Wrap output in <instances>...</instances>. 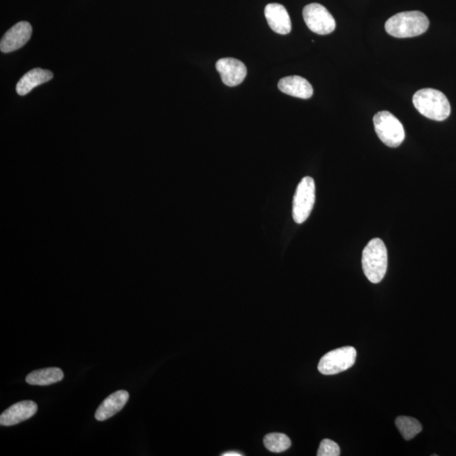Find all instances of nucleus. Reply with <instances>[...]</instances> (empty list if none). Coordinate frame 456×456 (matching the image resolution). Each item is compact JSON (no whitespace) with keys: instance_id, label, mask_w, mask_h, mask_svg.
Wrapping results in <instances>:
<instances>
[{"instance_id":"13","label":"nucleus","mask_w":456,"mask_h":456,"mask_svg":"<svg viewBox=\"0 0 456 456\" xmlns=\"http://www.w3.org/2000/svg\"><path fill=\"white\" fill-rule=\"evenodd\" d=\"M280 91L289 96L308 99L313 96V90L306 79L298 76L284 77L278 83Z\"/></svg>"},{"instance_id":"16","label":"nucleus","mask_w":456,"mask_h":456,"mask_svg":"<svg viewBox=\"0 0 456 456\" xmlns=\"http://www.w3.org/2000/svg\"><path fill=\"white\" fill-rule=\"evenodd\" d=\"M395 426L405 440H412L423 430L419 421L411 416H398L395 419Z\"/></svg>"},{"instance_id":"1","label":"nucleus","mask_w":456,"mask_h":456,"mask_svg":"<svg viewBox=\"0 0 456 456\" xmlns=\"http://www.w3.org/2000/svg\"><path fill=\"white\" fill-rule=\"evenodd\" d=\"M412 102L416 109L429 119L444 121L450 114L451 107L448 99L438 90H419L413 96Z\"/></svg>"},{"instance_id":"14","label":"nucleus","mask_w":456,"mask_h":456,"mask_svg":"<svg viewBox=\"0 0 456 456\" xmlns=\"http://www.w3.org/2000/svg\"><path fill=\"white\" fill-rule=\"evenodd\" d=\"M53 73L49 71L42 70L40 68H33L21 77L19 83L16 85V92L20 96H25L38 85L53 79Z\"/></svg>"},{"instance_id":"15","label":"nucleus","mask_w":456,"mask_h":456,"mask_svg":"<svg viewBox=\"0 0 456 456\" xmlns=\"http://www.w3.org/2000/svg\"><path fill=\"white\" fill-rule=\"evenodd\" d=\"M64 374L59 368H47L29 373L25 381L31 385H50L61 381Z\"/></svg>"},{"instance_id":"11","label":"nucleus","mask_w":456,"mask_h":456,"mask_svg":"<svg viewBox=\"0 0 456 456\" xmlns=\"http://www.w3.org/2000/svg\"><path fill=\"white\" fill-rule=\"evenodd\" d=\"M265 16L272 31L281 35L290 33L292 30L290 16L286 8L282 4L277 3L268 4L265 8Z\"/></svg>"},{"instance_id":"2","label":"nucleus","mask_w":456,"mask_h":456,"mask_svg":"<svg viewBox=\"0 0 456 456\" xmlns=\"http://www.w3.org/2000/svg\"><path fill=\"white\" fill-rule=\"evenodd\" d=\"M429 20L423 12L398 13L386 21L385 30L390 36L398 38L414 37L427 32Z\"/></svg>"},{"instance_id":"5","label":"nucleus","mask_w":456,"mask_h":456,"mask_svg":"<svg viewBox=\"0 0 456 456\" xmlns=\"http://www.w3.org/2000/svg\"><path fill=\"white\" fill-rule=\"evenodd\" d=\"M316 203V184L311 177H305L299 184L294 198L292 217L298 224H302L311 216Z\"/></svg>"},{"instance_id":"6","label":"nucleus","mask_w":456,"mask_h":456,"mask_svg":"<svg viewBox=\"0 0 456 456\" xmlns=\"http://www.w3.org/2000/svg\"><path fill=\"white\" fill-rule=\"evenodd\" d=\"M356 351L352 347H344L330 351L320 361L319 371L325 376H333L346 371L354 365Z\"/></svg>"},{"instance_id":"19","label":"nucleus","mask_w":456,"mask_h":456,"mask_svg":"<svg viewBox=\"0 0 456 456\" xmlns=\"http://www.w3.org/2000/svg\"><path fill=\"white\" fill-rule=\"evenodd\" d=\"M222 456H243V454L234 452V451H231V452H227L225 454H222Z\"/></svg>"},{"instance_id":"17","label":"nucleus","mask_w":456,"mask_h":456,"mask_svg":"<svg viewBox=\"0 0 456 456\" xmlns=\"http://www.w3.org/2000/svg\"><path fill=\"white\" fill-rule=\"evenodd\" d=\"M291 445L290 438L284 433H270L264 438V445L270 452H284L290 448Z\"/></svg>"},{"instance_id":"18","label":"nucleus","mask_w":456,"mask_h":456,"mask_svg":"<svg viewBox=\"0 0 456 456\" xmlns=\"http://www.w3.org/2000/svg\"><path fill=\"white\" fill-rule=\"evenodd\" d=\"M340 455H341V450L337 443L328 438L321 441L317 453L318 456H339Z\"/></svg>"},{"instance_id":"8","label":"nucleus","mask_w":456,"mask_h":456,"mask_svg":"<svg viewBox=\"0 0 456 456\" xmlns=\"http://www.w3.org/2000/svg\"><path fill=\"white\" fill-rule=\"evenodd\" d=\"M32 28L27 21H20L4 34L0 42V49L3 53L18 50L27 44L31 38Z\"/></svg>"},{"instance_id":"9","label":"nucleus","mask_w":456,"mask_h":456,"mask_svg":"<svg viewBox=\"0 0 456 456\" xmlns=\"http://www.w3.org/2000/svg\"><path fill=\"white\" fill-rule=\"evenodd\" d=\"M216 68L222 83L227 87H236L243 83L247 76V68L240 60L234 58L219 59Z\"/></svg>"},{"instance_id":"3","label":"nucleus","mask_w":456,"mask_h":456,"mask_svg":"<svg viewBox=\"0 0 456 456\" xmlns=\"http://www.w3.org/2000/svg\"><path fill=\"white\" fill-rule=\"evenodd\" d=\"M362 265L369 282L377 284L384 279L388 268V253L380 239L369 241L363 251Z\"/></svg>"},{"instance_id":"7","label":"nucleus","mask_w":456,"mask_h":456,"mask_svg":"<svg viewBox=\"0 0 456 456\" xmlns=\"http://www.w3.org/2000/svg\"><path fill=\"white\" fill-rule=\"evenodd\" d=\"M304 20L311 31L319 35H328L335 29V20L325 6L313 3L304 8Z\"/></svg>"},{"instance_id":"12","label":"nucleus","mask_w":456,"mask_h":456,"mask_svg":"<svg viewBox=\"0 0 456 456\" xmlns=\"http://www.w3.org/2000/svg\"><path fill=\"white\" fill-rule=\"evenodd\" d=\"M130 395L126 390H118L107 397L97 408L95 417L97 421H105L117 414L126 405Z\"/></svg>"},{"instance_id":"10","label":"nucleus","mask_w":456,"mask_h":456,"mask_svg":"<svg viewBox=\"0 0 456 456\" xmlns=\"http://www.w3.org/2000/svg\"><path fill=\"white\" fill-rule=\"evenodd\" d=\"M37 412V405L32 401L16 403L0 416V424L8 427V426L23 423V421L31 419Z\"/></svg>"},{"instance_id":"4","label":"nucleus","mask_w":456,"mask_h":456,"mask_svg":"<svg viewBox=\"0 0 456 456\" xmlns=\"http://www.w3.org/2000/svg\"><path fill=\"white\" fill-rule=\"evenodd\" d=\"M373 126L380 140L389 148H398L405 140L402 124L388 111H382L373 117Z\"/></svg>"}]
</instances>
